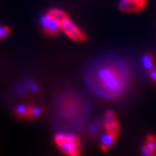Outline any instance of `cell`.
Listing matches in <instances>:
<instances>
[{
	"mask_svg": "<svg viewBox=\"0 0 156 156\" xmlns=\"http://www.w3.org/2000/svg\"><path fill=\"white\" fill-rule=\"evenodd\" d=\"M54 143L62 154L67 156H79L82 154V140L76 134L70 133H57L54 136Z\"/></svg>",
	"mask_w": 156,
	"mask_h": 156,
	"instance_id": "cell-2",
	"label": "cell"
},
{
	"mask_svg": "<svg viewBox=\"0 0 156 156\" xmlns=\"http://www.w3.org/2000/svg\"><path fill=\"white\" fill-rule=\"evenodd\" d=\"M102 128L104 135L101 138V143L106 144L111 147L115 143L121 133V125L115 112L109 109L104 113Z\"/></svg>",
	"mask_w": 156,
	"mask_h": 156,
	"instance_id": "cell-3",
	"label": "cell"
},
{
	"mask_svg": "<svg viewBox=\"0 0 156 156\" xmlns=\"http://www.w3.org/2000/svg\"><path fill=\"white\" fill-rule=\"evenodd\" d=\"M142 64L143 67L145 68L147 70L150 71L152 69H154L155 66V59L154 56H153L151 53H147L142 58Z\"/></svg>",
	"mask_w": 156,
	"mask_h": 156,
	"instance_id": "cell-10",
	"label": "cell"
},
{
	"mask_svg": "<svg viewBox=\"0 0 156 156\" xmlns=\"http://www.w3.org/2000/svg\"><path fill=\"white\" fill-rule=\"evenodd\" d=\"M41 23L44 32L49 37H56L61 32L59 24L55 20L50 18L47 15H44L42 17Z\"/></svg>",
	"mask_w": 156,
	"mask_h": 156,
	"instance_id": "cell-8",
	"label": "cell"
},
{
	"mask_svg": "<svg viewBox=\"0 0 156 156\" xmlns=\"http://www.w3.org/2000/svg\"><path fill=\"white\" fill-rule=\"evenodd\" d=\"M141 153L145 156H156V135L148 134L141 147Z\"/></svg>",
	"mask_w": 156,
	"mask_h": 156,
	"instance_id": "cell-9",
	"label": "cell"
},
{
	"mask_svg": "<svg viewBox=\"0 0 156 156\" xmlns=\"http://www.w3.org/2000/svg\"><path fill=\"white\" fill-rule=\"evenodd\" d=\"M15 115L22 120H34L42 115V109L35 105L25 104L17 107L15 109Z\"/></svg>",
	"mask_w": 156,
	"mask_h": 156,
	"instance_id": "cell-7",
	"label": "cell"
},
{
	"mask_svg": "<svg viewBox=\"0 0 156 156\" xmlns=\"http://www.w3.org/2000/svg\"><path fill=\"white\" fill-rule=\"evenodd\" d=\"M62 102V113L65 118L69 119H82L85 115L86 108L83 105L81 99L75 97L74 95H69L65 97Z\"/></svg>",
	"mask_w": 156,
	"mask_h": 156,
	"instance_id": "cell-4",
	"label": "cell"
},
{
	"mask_svg": "<svg viewBox=\"0 0 156 156\" xmlns=\"http://www.w3.org/2000/svg\"><path fill=\"white\" fill-rule=\"evenodd\" d=\"M148 5V0H119V10L124 13L134 14L145 10Z\"/></svg>",
	"mask_w": 156,
	"mask_h": 156,
	"instance_id": "cell-6",
	"label": "cell"
},
{
	"mask_svg": "<svg viewBox=\"0 0 156 156\" xmlns=\"http://www.w3.org/2000/svg\"><path fill=\"white\" fill-rule=\"evenodd\" d=\"M11 32V30L10 27H8V26H6V25H5V26L0 25V40H1V39L5 38L7 37H9Z\"/></svg>",
	"mask_w": 156,
	"mask_h": 156,
	"instance_id": "cell-11",
	"label": "cell"
},
{
	"mask_svg": "<svg viewBox=\"0 0 156 156\" xmlns=\"http://www.w3.org/2000/svg\"><path fill=\"white\" fill-rule=\"evenodd\" d=\"M59 26L61 32L75 43H84L87 40V36L83 30L73 22L69 15L60 21Z\"/></svg>",
	"mask_w": 156,
	"mask_h": 156,
	"instance_id": "cell-5",
	"label": "cell"
},
{
	"mask_svg": "<svg viewBox=\"0 0 156 156\" xmlns=\"http://www.w3.org/2000/svg\"><path fill=\"white\" fill-rule=\"evenodd\" d=\"M149 77H150L151 81L156 84V69H154L149 71Z\"/></svg>",
	"mask_w": 156,
	"mask_h": 156,
	"instance_id": "cell-12",
	"label": "cell"
},
{
	"mask_svg": "<svg viewBox=\"0 0 156 156\" xmlns=\"http://www.w3.org/2000/svg\"><path fill=\"white\" fill-rule=\"evenodd\" d=\"M131 72L128 65L119 59H104L88 69L86 83L97 96L106 100H116L128 90Z\"/></svg>",
	"mask_w": 156,
	"mask_h": 156,
	"instance_id": "cell-1",
	"label": "cell"
}]
</instances>
